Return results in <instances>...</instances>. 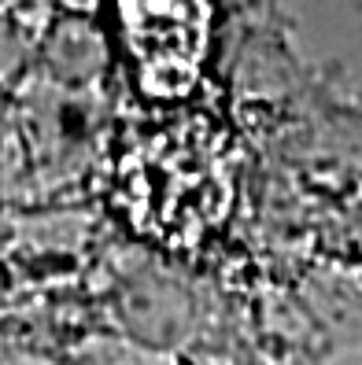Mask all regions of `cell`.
Listing matches in <instances>:
<instances>
[{
  "label": "cell",
  "mask_w": 362,
  "mask_h": 365,
  "mask_svg": "<svg viewBox=\"0 0 362 365\" xmlns=\"http://www.w3.org/2000/svg\"><path fill=\"white\" fill-rule=\"evenodd\" d=\"M119 23L144 89L156 96L188 93L211 41L207 0H119Z\"/></svg>",
  "instance_id": "6da1fadb"
}]
</instances>
